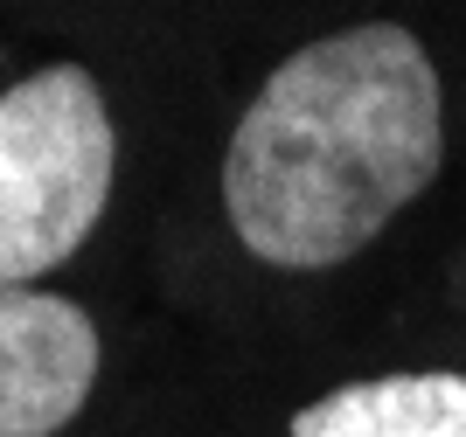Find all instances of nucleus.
<instances>
[{"instance_id":"1","label":"nucleus","mask_w":466,"mask_h":437,"mask_svg":"<svg viewBox=\"0 0 466 437\" xmlns=\"http://www.w3.org/2000/svg\"><path fill=\"white\" fill-rule=\"evenodd\" d=\"M446 160V91L425 42L355 21L292 49L223 153V215L258 264L328 271L383 236Z\"/></svg>"},{"instance_id":"2","label":"nucleus","mask_w":466,"mask_h":437,"mask_svg":"<svg viewBox=\"0 0 466 437\" xmlns=\"http://www.w3.org/2000/svg\"><path fill=\"white\" fill-rule=\"evenodd\" d=\"M118 174L112 104L84 63H42L0 91V292L70 264Z\"/></svg>"},{"instance_id":"3","label":"nucleus","mask_w":466,"mask_h":437,"mask_svg":"<svg viewBox=\"0 0 466 437\" xmlns=\"http://www.w3.org/2000/svg\"><path fill=\"white\" fill-rule=\"evenodd\" d=\"M97 326L77 299L0 292V437H56L97 389Z\"/></svg>"},{"instance_id":"4","label":"nucleus","mask_w":466,"mask_h":437,"mask_svg":"<svg viewBox=\"0 0 466 437\" xmlns=\"http://www.w3.org/2000/svg\"><path fill=\"white\" fill-rule=\"evenodd\" d=\"M286 437H466V375H370L341 382L307 410H292Z\"/></svg>"}]
</instances>
